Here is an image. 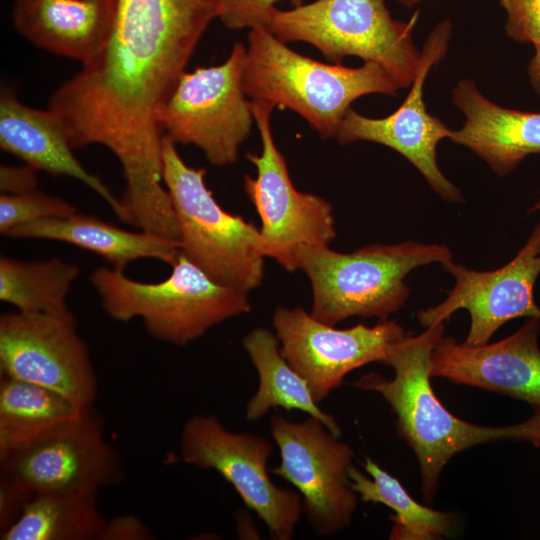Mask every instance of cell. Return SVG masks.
I'll return each mask as SVG.
<instances>
[{"mask_svg": "<svg viewBox=\"0 0 540 540\" xmlns=\"http://www.w3.org/2000/svg\"><path fill=\"white\" fill-rule=\"evenodd\" d=\"M218 16V0H117L103 47L49 100L73 149L100 144L119 160L122 220L142 231L175 225L156 116Z\"/></svg>", "mask_w": 540, "mask_h": 540, "instance_id": "cell-1", "label": "cell"}, {"mask_svg": "<svg viewBox=\"0 0 540 540\" xmlns=\"http://www.w3.org/2000/svg\"><path fill=\"white\" fill-rule=\"evenodd\" d=\"M443 333L444 323H439L418 335L406 334L387 351L384 364L393 368L392 379L369 373L353 383L380 394L395 413L398 436L417 459L427 502L436 494L443 468L461 451L501 440L528 441L540 447V411L519 424L487 427L458 418L441 403L433 391L429 367L432 350Z\"/></svg>", "mask_w": 540, "mask_h": 540, "instance_id": "cell-2", "label": "cell"}, {"mask_svg": "<svg viewBox=\"0 0 540 540\" xmlns=\"http://www.w3.org/2000/svg\"><path fill=\"white\" fill-rule=\"evenodd\" d=\"M171 266L170 275L156 283L135 281L106 266L96 268L89 280L112 319L140 318L150 336L178 346L250 311L248 293L215 282L181 251Z\"/></svg>", "mask_w": 540, "mask_h": 540, "instance_id": "cell-5", "label": "cell"}, {"mask_svg": "<svg viewBox=\"0 0 540 540\" xmlns=\"http://www.w3.org/2000/svg\"><path fill=\"white\" fill-rule=\"evenodd\" d=\"M534 211H540V201H538L529 211V213H532Z\"/></svg>", "mask_w": 540, "mask_h": 540, "instance_id": "cell-35", "label": "cell"}, {"mask_svg": "<svg viewBox=\"0 0 540 540\" xmlns=\"http://www.w3.org/2000/svg\"><path fill=\"white\" fill-rule=\"evenodd\" d=\"M243 87L252 100L296 112L324 139L336 136L356 99L374 93L395 96L399 89L377 63H322L290 49L265 28L248 34Z\"/></svg>", "mask_w": 540, "mask_h": 540, "instance_id": "cell-3", "label": "cell"}, {"mask_svg": "<svg viewBox=\"0 0 540 540\" xmlns=\"http://www.w3.org/2000/svg\"><path fill=\"white\" fill-rule=\"evenodd\" d=\"M164 135L162 180L179 228L181 253L215 282L248 293L264 278L260 230L225 211L205 182L206 170L187 165Z\"/></svg>", "mask_w": 540, "mask_h": 540, "instance_id": "cell-6", "label": "cell"}, {"mask_svg": "<svg viewBox=\"0 0 540 540\" xmlns=\"http://www.w3.org/2000/svg\"><path fill=\"white\" fill-rule=\"evenodd\" d=\"M270 430L280 451L272 473L298 490L313 531L328 537L347 528L359 497L350 484V445L312 416L295 422L273 415Z\"/></svg>", "mask_w": 540, "mask_h": 540, "instance_id": "cell-11", "label": "cell"}, {"mask_svg": "<svg viewBox=\"0 0 540 540\" xmlns=\"http://www.w3.org/2000/svg\"><path fill=\"white\" fill-rule=\"evenodd\" d=\"M0 477L31 494L98 491L124 479L122 459L104 436L100 416L89 408L74 426L0 459Z\"/></svg>", "mask_w": 540, "mask_h": 540, "instance_id": "cell-16", "label": "cell"}, {"mask_svg": "<svg viewBox=\"0 0 540 540\" xmlns=\"http://www.w3.org/2000/svg\"><path fill=\"white\" fill-rule=\"evenodd\" d=\"M507 14L505 31L519 43L540 44V0H499Z\"/></svg>", "mask_w": 540, "mask_h": 540, "instance_id": "cell-29", "label": "cell"}, {"mask_svg": "<svg viewBox=\"0 0 540 540\" xmlns=\"http://www.w3.org/2000/svg\"><path fill=\"white\" fill-rule=\"evenodd\" d=\"M272 323L281 354L307 381L319 404L351 371L384 363L389 346L406 335L398 323L388 320L337 329L299 307H278Z\"/></svg>", "mask_w": 540, "mask_h": 540, "instance_id": "cell-13", "label": "cell"}, {"mask_svg": "<svg viewBox=\"0 0 540 540\" xmlns=\"http://www.w3.org/2000/svg\"><path fill=\"white\" fill-rule=\"evenodd\" d=\"M408 22L391 17L384 0H316L291 10L275 9L265 29L283 42L301 41L317 48L328 60L346 56L379 64L399 88L413 82L421 51Z\"/></svg>", "mask_w": 540, "mask_h": 540, "instance_id": "cell-7", "label": "cell"}, {"mask_svg": "<svg viewBox=\"0 0 540 540\" xmlns=\"http://www.w3.org/2000/svg\"><path fill=\"white\" fill-rule=\"evenodd\" d=\"M364 469L349 470L350 484L362 502L379 503L389 507L391 540H436L453 534L458 526L454 513L434 510L415 501L401 482L382 469L370 457L364 458Z\"/></svg>", "mask_w": 540, "mask_h": 540, "instance_id": "cell-25", "label": "cell"}, {"mask_svg": "<svg viewBox=\"0 0 540 540\" xmlns=\"http://www.w3.org/2000/svg\"><path fill=\"white\" fill-rule=\"evenodd\" d=\"M3 236L61 241L88 250L123 270L141 258H153L172 265L180 254V243L145 231L132 232L96 216L78 213L35 220L15 226Z\"/></svg>", "mask_w": 540, "mask_h": 540, "instance_id": "cell-21", "label": "cell"}, {"mask_svg": "<svg viewBox=\"0 0 540 540\" xmlns=\"http://www.w3.org/2000/svg\"><path fill=\"white\" fill-rule=\"evenodd\" d=\"M452 22L444 20L431 31L421 51L419 66L404 102L383 118L363 116L350 108L336 138L340 144L369 141L385 145L405 157L443 199L463 202V195L439 169L437 145L452 130L426 110L423 93L430 69L445 56Z\"/></svg>", "mask_w": 540, "mask_h": 540, "instance_id": "cell-14", "label": "cell"}, {"mask_svg": "<svg viewBox=\"0 0 540 540\" xmlns=\"http://www.w3.org/2000/svg\"><path fill=\"white\" fill-rule=\"evenodd\" d=\"M80 268L59 257L24 261L0 257V299L24 313L72 316L66 298Z\"/></svg>", "mask_w": 540, "mask_h": 540, "instance_id": "cell-26", "label": "cell"}, {"mask_svg": "<svg viewBox=\"0 0 540 540\" xmlns=\"http://www.w3.org/2000/svg\"><path fill=\"white\" fill-rule=\"evenodd\" d=\"M453 102L464 114L450 139L473 151L498 176L512 172L528 155L540 153V113L500 106L469 79L453 89Z\"/></svg>", "mask_w": 540, "mask_h": 540, "instance_id": "cell-18", "label": "cell"}, {"mask_svg": "<svg viewBox=\"0 0 540 540\" xmlns=\"http://www.w3.org/2000/svg\"><path fill=\"white\" fill-rule=\"evenodd\" d=\"M38 171L28 164L22 166L1 165V192L5 194H22L36 190Z\"/></svg>", "mask_w": 540, "mask_h": 540, "instance_id": "cell-31", "label": "cell"}, {"mask_svg": "<svg viewBox=\"0 0 540 540\" xmlns=\"http://www.w3.org/2000/svg\"><path fill=\"white\" fill-rule=\"evenodd\" d=\"M117 0H14L12 20L28 41L85 64L105 44Z\"/></svg>", "mask_w": 540, "mask_h": 540, "instance_id": "cell-19", "label": "cell"}, {"mask_svg": "<svg viewBox=\"0 0 540 540\" xmlns=\"http://www.w3.org/2000/svg\"><path fill=\"white\" fill-rule=\"evenodd\" d=\"M452 258L446 245L406 241L368 245L351 253L328 245L308 246L298 264L312 286L311 315L334 326L352 316L387 320L405 305L410 288L404 280L412 270Z\"/></svg>", "mask_w": 540, "mask_h": 540, "instance_id": "cell-4", "label": "cell"}, {"mask_svg": "<svg viewBox=\"0 0 540 540\" xmlns=\"http://www.w3.org/2000/svg\"><path fill=\"white\" fill-rule=\"evenodd\" d=\"M89 408L39 385L0 376V459L65 432Z\"/></svg>", "mask_w": 540, "mask_h": 540, "instance_id": "cell-22", "label": "cell"}, {"mask_svg": "<svg viewBox=\"0 0 540 540\" xmlns=\"http://www.w3.org/2000/svg\"><path fill=\"white\" fill-rule=\"evenodd\" d=\"M539 335L540 318L529 317L492 344L468 346L442 336L431 353L430 375L507 395L540 411Z\"/></svg>", "mask_w": 540, "mask_h": 540, "instance_id": "cell-17", "label": "cell"}, {"mask_svg": "<svg viewBox=\"0 0 540 540\" xmlns=\"http://www.w3.org/2000/svg\"><path fill=\"white\" fill-rule=\"evenodd\" d=\"M179 451L184 463L219 473L274 539L294 536L303 513L302 499L271 480L267 463L272 445L266 438L230 431L214 415H195L182 428Z\"/></svg>", "mask_w": 540, "mask_h": 540, "instance_id": "cell-10", "label": "cell"}, {"mask_svg": "<svg viewBox=\"0 0 540 540\" xmlns=\"http://www.w3.org/2000/svg\"><path fill=\"white\" fill-rule=\"evenodd\" d=\"M0 376L47 388L84 408L97 397L96 373L74 315L2 314Z\"/></svg>", "mask_w": 540, "mask_h": 540, "instance_id": "cell-12", "label": "cell"}, {"mask_svg": "<svg viewBox=\"0 0 540 540\" xmlns=\"http://www.w3.org/2000/svg\"><path fill=\"white\" fill-rule=\"evenodd\" d=\"M34 495L13 482L0 477V530L13 525Z\"/></svg>", "mask_w": 540, "mask_h": 540, "instance_id": "cell-30", "label": "cell"}, {"mask_svg": "<svg viewBox=\"0 0 540 540\" xmlns=\"http://www.w3.org/2000/svg\"><path fill=\"white\" fill-rule=\"evenodd\" d=\"M246 47L236 42L225 62L184 72L157 112L163 134L175 144H192L215 166L238 159L254 121L243 72Z\"/></svg>", "mask_w": 540, "mask_h": 540, "instance_id": "cell-8", "label": "cell"}, {"mask_svg": "<svg viewBox=\"0 0 540 540\" xmlns=\"http://www.w3.org/2000/svg\"><path fill=\"white\" fill-rule=\"evenodd\" d=\"M243 347L259 379L258 388L246 405L247 420H259L272 408L299 410L319 419L334 435L341 436L335 418L319 407L307 381L281 354L276 335L265 328H255L244 337Z\"/></svg>", "mask_w": 540, "mask_h": 540, "instance_id": "cell-23", "label": "cell"}, {"mask_svg": "<svg viewBox=\"0 0 540 540\" xmlns=\"http://www.w3.org/2000/svg\"><path fill=\"white\" fill-rule=\"evenodd\" d=\"M149 528L134 515H120L107 519L101 540H148Z\"/></svg>", "mask_w": 540, "mask_h": 540, "instance_id": "cell-32", "label": "cell"}, {"mask_svg": "<svg viewBox=\"0 0 540 540\" xmlns=\"http://www.w3.org/2000/svg\"><path fill=\"white\" fill-rule=\"evenodd\" d=\"M77 209L69 202L37 190L0 196V233L40 219L64 217Z\"/></svg>", "mask_w": 540, "mask_h": 540, "instance_id": "cell-27", "label": "cell"}, {"mask_svg": "<svg viewBox=\"0 0 540 540\" xmlns=\"http://www.w3.org/2000/svg\"><path fill=\"white\" fill-rule=\"evenodd\" d=\"M251 106L262 149L259 154H247L257 176H244L245 193L261 220L264 256L295 272L302 249L329 245L335 239L333 208L324 198L295 188L272 134L270 120L275 106L264 100H252Z\"/></svg>", "mask_w": 540, "mask_h": 540, "instance_id": "cell-9", "label": "cell"}, {"mask_svg": "<svg viewBox=\"0 0 540 540\" xmlns=\"http://www.w3.org/2000/svg\"><path fill=\"white\" fill-rule=\"evenodd\" d=\"M98 491L34 494L1 540H101L107 519L97 505Z\"/></svg>", "mask_w": 540, "mask_h": 540, "instance_id": "cell-24", "label": "cell"}, {"mask_svg": "<svg viewBox=\"0 0 540 540\" xmlns=\"http://www.w3.org/2000/svg\"><path fill=\"white\" fill-rule=\"evenodd\" d=\"M442 268L454 277L455 284L441 303L417 312L423 327L444 323L454 312L465 309L470 314V327L463 343L480 346L510 320L540 318V307L534 300L540 274V222L516 256L496 270L475 271L453 260Z\"/></svg>", "mask_w": 540, "mask_h": 540, "instance_id": "cell-15", "label": "cell"}, {"mask_svg": "<svg viewBox=\"0 0 540 540\" xmlns=\"http://www.w3.org/2000/svg\"><path fill=\"white\" fill-rule=\"evenodd\" d=\"M279 0H218V18L230 29L266 28L275 3ZM294 6L303 0H289Z\"/></svg>", "mask_w": 540, "mask_h": 540, "instance_id": "cell-28", "label": "cell"}, {"mask_svg": "<svg viewBox=\"0 0 540 540\" xmlns=\"http://www.w3.org/2000/svg\"><path fill=\"white\" fill-rule=\"evenodd\" d=\"M401 5L411 8L417 4H419L422 0H396Z\"/></svg>", "mask_w": 540, "mask_h": 540, "instance_id": "cell-34", "label": "cell"}, {"mask_svg": "<svg viewBox=\"0 0 540 540\" xmlns=\"http://www.w3.org/2000/svg\"><path fill=\"white\" fill-rule=\"evenodd\" d=\"M535 52L528 65V77L535 93L540 97V44L534 45Z\"/></svg>", "mask_w": 540, "mask_h": 540, "instance_id": "cell-33", "label": "cell"}, {"mask_svg": "<svg viewBox=\"0 0 540 540\" xmlns=\"http://www.w3.org/2000/svg\"><path fill=\"white\" fill-rule=\"evenodd\" d=\"M0 147L37 170L79 180L121 217V200L77 160L55 113L49 108L40 110L26 106L6 89L2 90L0 97Z\"/></svg>", "mask_w": 540, "mask_h": 540, "instance_id": "cell-20", "label": "cell"}]
</instances>
